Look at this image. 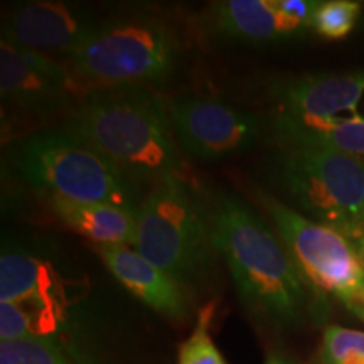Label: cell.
<instances>
[{
    "mask_svg": "<svg viewBox=\"0 0 364 364\" xmlns=\"http://www.w3.org/2000/svg\"><path fill=\"white\" fill-rule=\"evenodd\" d=\"M169 118L181 147L206 161L250 150L262 136V122L257 115L213 98L176 100L169 105Z\"/></svg>",
    "mask_w": 364,
    "mask_h": 364,
    "instance_id": "9c48e42d",
    "label": "cell"
},
{
    "mask_svg": "<svg viewBox=\"0 0 364 364\" xmlns=\"http://www.w3.org/2000/svg\"><path fill=\"white\" fill-rule=\"evenodd\" d=\"M135 182L176 174L179 150L169 108L145 85L97 86L65 124Z\"/></svg>",
    "mask_w": 364,
    "mask_h": 364,
    "instance_id": "6da1fadb",
    "label": "cell"
},
{
    "mask_svg": "<svg viewBox=\"0 0 364 364\" xmlns=\"http://www.w3.org/2000/svg\"><path fill=\"white\" fill-rule=\"evenodd\" d=\"M341 235H344L346 238L351 241V245L356 250L359 258H361L363 265H364V216L361 220L354 221L351 226L346 228L344 231H341Z\"/></svg>",
    "mask_w": 364,
    "mask_h": 364,
    "instance_id": "7402d4cb",
    "label": "cell"
},
{
    "mask_svg": "<svg viewBox=\"0 0 364 364\" xmlns=\"http://www.w3.org/2000/svg\"><path fill=\"white\" fill-rule=\"evenodd\" d=\"M215 12L221 34L252 43L289 38L306 27L282 11L279 0H228Z\"/></svg>",
    "mask_w": 364,
    "mask_h": 364,
    "instance_id": "5bb4252c",
    "label": "cell"
},
{
    "mask_svg": "<svg viewBox=\"0 0 364 364\" xmlns=\"http://www.w3.org/2000/svg\"><path fill=\"white\" fill-rule=\"evenodd\" d=\"M49 201L59 220L73 231L90 238L93 245L134 247L139 211L65 198H49Z\"/></svg>",
    "mask_w": 364,
    "mask_h": 364,
    "instance_id": "9a60e30c",
    "label": "cell"
},
{
    "mask_svg": "<svg viewBox=\"0 0 364 364\" xmlns=\"http://www.w3.org/2000/svg\"><path fill=\"white\" fill-rule=\"evenodd\" d=\"M265 364H295V363L292 361V359L284 356V354L272 353V354H268Z\"/></svg>",
    "mask_w": 364,
    "mask_h": 364,
    "instance_id": "603a6c76",
    "label": "cell"
},
{
    "mask_svg": "<svg viewBox=\"0 0 364 364\" xmlns=\"http://www.w3.org/2000/svg\"><path fill=\"white\" fill-rule=\"evenodd\" d=\"M0 364H73L56 341H0Z\"/></svg>",
    "mask_w": 364,
    "mask_h": 364,
    "instance_id": "ac0fdd59",
    "label": "cell"
},
{
    "mask_svg": "<svg viewBox=\"0 0 364 364\" xmlns=\"http://www.w3.org/2000/svg\"><path fill=\"white\" fill-rule=\"evenodd\" d=\"M263 199L309 289L336 295L344 304L356 297L364 285V265L351 241L279 199L270 196Z\"/></svg>",
    "mask_w": 364,
    "mask_h": 364,
    "instance_id": "52a82bcc",
    "label": "cell"
},
{
    "mask_svg": "<svg viewBox=\"0 0 364 364\" xmlns=\"http://www.w3.org/2000/svg\"><path fill=\"white\" fill-rule=\"evenodd\" d=\"M93 90L76 75L70 63L46 54L0 43L2 102L24 115L46 117L73 107L75 110Z\"/></svg>",
    "mask_w": 364,
    "mask_h": 364,
    "instance_id": "ba28073f",
    "label": "cell"
},
{
    "mask_svg": "<svg viewBox=\"0 0 364 364\" xmlns=\"http://www.w3.org/2000/svg\"><path fill=\"white\" fill-rule=\"evenodd\" d=\"M346 307L349 309V311H351L354 316H358L359 318H361V321L364 322V306L361 302H356V300H351V302H348L346 304Z\"/></svg>",
    "mask_w": 364,
    "mask_h": 364,
    "instance_id": "cb8c5ba5",
    "label": "cell"
},
{
    "mask_svg": "<svg viewBox=\"0 0 364 364\" xmlns=\"http://www.w3.org/2000/svg\"><path fill=\"white\" fill-rule=\"evenodd\" d=\"M177 59L174 34L150 16L103 21L68 59L91 88L147 85L169 78Z\"/></svg>",
    "mask_w": 364,
    "mask_h": 364,
    "instance_id": "5b68a950",
    "label": "cell"
},
{
    "mask_svg": "<svg viewBox=\"0 0 364 364\" xmlns=\"http://www.w3.org/2000/svg\"><path fill=\"white\" fill-rule=\"evenodd\" d=\"M213 241L257 321L275 329L299 324L307 284L284 241L257 213L240 199L223 198L213 215Z\"/></svg>",
    "mask_w": 364,
    "mask_h": 364,
    "instance_id": "7a4b0ae2",
    "label": "cell"
},
{
    "mask_svg": "<svg viewBox=\"0 0 364 364\" xmlns=\"http://www.w3.org/2000/svg\"><path fill=\"white\" fill-rule=\"evenodd\" d=\"M275 134L284 147L329 150L361 159L364 156V117L304 118L279 113Z\"/></svg>",
    "mask_w": 364,
    "mask_h": 364,
    "instance_id": "4fadbf2b",
    "label": "cell"
},
{
    "mask_svg": "<svg viewBox=\"0 0 364 364\" xmlns=\"http://www.w3.org/2000/svg\"><path fill=\"white\" fill-rule=\"evenodd\" d=\"M359 11V4L349 0L318 2L311 26L327 39H343L356 26Z\"/></svg>",
    "mask_w": 364,
    "mask_h": 364,
    "instance_id": "ffe728a7",
    "label": "cell"
},
{
    "mask_svg": "<svg viewBox=\"0 0 364 364\" xmlns=\"http://www.w3.org/2000/svg\"><path fill=\"white\" fill-rule=\"evenodd\" d=\"M322 364H364V332L329 326L321 351Z\"/></svg>",
    "mask_w": 364,
    "mask_h": 364,
    "instance_id": "44dd1931",
    "label": "cell"
},
{
    "mask_svg": "<svg viewBox=\"0 0 364 364\" xmlns=\"http://www.w3.org/2000/svg\"><path fill=\"white\" fill-rule=\"evenodd\" d=\"M65 321V306L0 302V339H54Z\"/></svg>",
    "mask_w": 364,
    "mask_h": 364,
    "instance_id": "e0dca14e",
    "label": "cell"
},
{
    "mask_svg": "<svg viewBox=\"0 0 364 364\" xmlns=\"http://www.w3.org/2000/svg\"><path fill=\"white\" fill-rule=\"evenodd\" d=\"M275 171L282 189L309 220L341 233L364 216V161L359 157L284 147Z\"/></svg>",
    "mask_w": 364,
    "mask_h": 364,
    "instance_id": "8992f818",
    "label": "cell"
},
{
    "mask_svg": "<svg viewBox=\"0 0 364 364\" xmlns=\"http://www.w3.org/2000/svg\"><path fill=\"white\" fill-rule=\"evenodd\" d=\"M93 250L113 277L150 309L176 321L188 316V300L182 285L169 273L145 260L135 248L127 245H93Z\"/></svg>",
    "mask_w": 364,
    "mask_h": 364,
    "instance_id": "8fae6325",
    "label": "cell"
},
{
    "mask_svg": "<svg viewBox=\"0 0 364 364\" xmlns=\"http://www.w3.org/2000/svg\"><path fill=\"white\" fill-rule=\"evenodd\" d=\"M134 248L181 285L201 279L213 263V216L179 174L164 177L142 199Z\"/></svg>",
    "mask_w": 364,
    "mask_h": 364,
    "instance_id": "277c9868",
    "label": "cell"
},
{
    "mask_svg": "<svg viewBox=\"0 0 364 364\" xmlns=\"http://www.w3.org/2000/svg\"><path fill=\"white\" fill-rule=\"evenodd\" d=\"M353 300H356V302H361L363 306H364V285H363V289L359 290V294ZM349 302H351V300H349ZM346 304H348V302H346Z\"/></svg>",
    "mask_w": 364,
    "mask_h": 364,
    "instance_id": "d4e9b609",
    "label": "cell"
},
{
    "mask_svg": "<svg viewBox=\"0 0 364 364\" xmlns=\"http://www.w3.org/2000/svg\"><path fill=\"white\" fill-rule=\"evenodd\" d=\"M103 21L88 9L65 2L21 4L2 22V41L46 56L70 59Z\"/></svg>",
    "mask_w": 364,
    "mask_h": 364,
    "instance_id": "30bf717a",
    "label": "cell"
},
{
    "mask_svg": "<svg viewBox=\"0 0 364 364\" xmlns=\"http://www.w3.org/2000/svg\"><path fill=\"white\" fill-rule=\"evenodd\" d=\"M213 316H215V304H208L201 309L193 334L179 348V364H226L209 334Z\"/></svg>",
    "mask_w": 364,
    "mask_h": 364,
    "instance_id": "d6986e66",
    "label": "cell"
},
{
    "mask_svg": "<svg viewBox=\"0 0 364 364\" xmlns=\"http://www.w3.org/2000/svg\"><path fill=\"white\" fill-rule=\"evenodd\" d=\"M16 162L21 176L49 198L110 204L129 211L142 206L139 186L66 125L22 140Z\"/></svg>",
    "mask_w": 364,
    "mask_h": 364,
    "instance_id": "3957f363",
    "label": "cell"
},
{
    "mask_svg": "<svg viewBox=\"0 0 364 364\" xmlns=\"http://www.w3.org/2000/svg\"><path fill=\"white\" fill-rule=\"evenodd\" d=\"M280 112L304 118H338L353 112L364 97V73L306 76L279 85Z\"/></svg>",
    "mask_w": 364,
    "mask_h": 364,
    "instance_id": "7c38bea8",
    "label": "cell"
},
{
    "mask_svg": "<svg viewBox=\"0 0 364 364\" xmlns=\"http://www.w3.org/2000/svg\"><path fill=\"white\" fill-rule=\"evenodd\" d=\"M0 302H38L65 306L63 289L51 263L4 250L0 258Z\"/></svg>",
    "mask_w": 364,
    "mask_h": 364,
    "instance_id": "2e32d148",
    "label": "cell"
}]
</instances>
